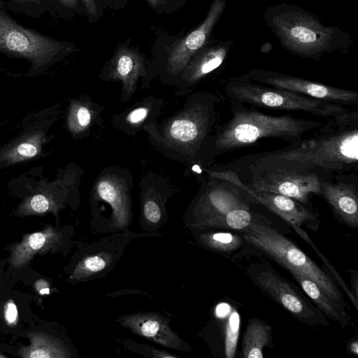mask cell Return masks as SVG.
Masks as SVG:
<instances>
[{
  "instance_id": "obj_27",
  "label": "cell",
  "mask_w": 358,
  "mask_h": 358,
  "mask_svg": "<svg viewBox=\"0 0 358 358\" xmlns=\"http://www.w3.org/2000/svg\"><path fill=\"white\" fill-rule=\"evenodd\" d=\"M31 208L37 213H44L49 208V201L43 194H36L30 201Z\"/></svg>"
},
{
  "instance_id": "obj_20",
  "label": "cell",
  "mask_w": 358,
  "mask_h": 358,
  "mask_svg": "<svg viewBox=\"0 0 358 358\" xmlns=\"http://www.w3.org/2000/svg\"><path fill=\"white\" fill-rule=\"evenodd\" d=\"M259 214L251 208H236L207 222L202 228L243 231Z\"/></svg>"
},
{
  "instance_id": "obj_36",
  "label": "cell",
  "mask_w": 358,
  "mask_h": 358,
  "mask_svg": "<svg viewBox=\"0 0 358 358\" xmlns=\"http://www.w3.org/2000/svg\"><path fill=\"white\" fill-rule=\"evenodd\" d=\"M350 350L352 352H353L355 355H357L358 353V343L357 341H355L354 342H352L350 345Z\"/></svg>"
},
{
  "instance_id": "obj_9",
  "label": "cell",
  "mask_w": 358,
  "mask_h": 358,
  "mask_svg": "<svg viewBox=\"0 0 358 358\" xmlns=\"http://www.w3.org/2000/svg\"><path fill=\"white\" fill-rule=\"evenodd\" d=\"M210 180L196 203L195 226L207 222L236 208H251L257 204L238 184L224 178L208 175Z\"/></svg>"
},
{
  "instance_id": "obj_31",
  "label": "cell",
  "mask_w": 358,
  "mask_h": 358,
  "mask_svg": "<svg viewBox=\"0 0 358 358\" xmlns=\"http://www.w3.org/2000/svg\"><path fill=\"white\" fill-rule=\"evenodd\" d=\"M350 283L351 292L355 301H358V274L357 270H350Z\"/></svg>"
},
{
  "instance_id": "obj_17",
  "label": "cell",
  "mask_w": 358,
  "mask_h": 358,
  "mask_svg": "<svg viewBox=\"0 0 358 358\" xmlns=\"http://www.w3.org/2000/svg\"><path fill=\"white\" fill-rule=\"evenodd\" d=\"M144 68V57L129 45H119L110 60V73L127 84L134 83Z\"/></svg>"
},
{
  "instance_id": "obj_21",
  "label": "cell",
  "mask_w": 358,
  "mask_h": 358,
  "mask_svg": "<svg viewBox=\"0 0 358 358\" xmlns=\"http://www.w3.org/2000/svg\"><path fill=\"white\" fill-rule=\"evenodd\" d=\"M199 240L207 248L227 257L239 249L244 243L241 234L231 232L205 233L201 234Z\"/></svg>"
},
{
  "instance_id": "obj_34",
  "label": "cell",
  "mask_w": 358,
  "mask_h": 358,
  "mask_svg": "<svg viewBox=\"0 0 358 358\" xmlns=\"http://www.w3.org/2000/svg\"><path fill=\"white\" fill-rule=\"evenodd\" d=\"M63 6L69 8H76L78 6V0H57Z\"/></svg>"
},
{
  "instance_id": "obj_1",
  "label": "cell",
  "mask_w": 358,
  "mask_h": 358,
  "mask_svg": "<svg viewBox=\"0 0 358 358\" xmlns=\"http://www.w3.org/2000/svg\"><path fill=\"white\" fill-rule=\"evenodd\" d=\"M358 164V110L326 120L308 138L282 149L243 155L217 169L316 173L329 178L357 169Z\"/></svg>"
},
{
  "instance_id": "obj_22",
  "label": "cell",
  "mask_w": 358,
  "mask_h": 358,
  "mask_svg": "<svg viewBox=\"0 0 358 358\" xmlns=\"http://www.w3.org/2000/svg\"><path fill=\"white\" fill-rule=\"evenodd\" d=\"M43 138V135L39 132L30 134L5 152L2 159L9 163H16L34 158L40 152Z\"/></svg>"
},
{
  "instance_id": "obj_23",
  "label": "cell",
  "mask_w": 358,
  "mask_h": 358,
  "mask_svg": "<svg viewBox=\"0 0 358 358\" xmlns=\"http://www.w3.org/2000/svg\"><path fill=\"white\" fill-rule=\"evenodd\" d=\"M240 329V316L236 310L231 311L225 326L224 352L227 358L234 357Z\"/></svg>"
},
{
  "instance_id": "obj_15",
  "label": "cell",
  "mask_w": 358,
  "mask_h": 358,
  "mask_svg": "<svg viewBox=\"0 0 358 358\" xmlns=\"http://www.w3.org/2000/svg\"><path fill=\"white\" fill-rule=\"evenodd\" d=\"M232 45L229 39L211 38L193 55L182 70L186 82L196 83L217 69L225 61Z\"/></svg>"
},
{
  "instance_id": "obj_33",
  "label": "cell",
  "mask_w": 358,
  "mask_h": 358,
  "mask_svg": "<svg viewBox=\"0 0 358 358\" xmlns=\"http://www.w3.org/2000/svg\"><path fill=\"white\" fill-rule=\"evenodd\" d=\"M6 319L9 322H13L17 316L16 306L13 303H9L6 310Z\"/></svg>"
},
{
  "instance_id": "obj_14",
  "label": "cell",
  "mask_w": 358,
  "mask_h": 358,
  "mask_svg": "<svg viewBox=\"0 0 358 358\" xmlns=\"http://www.w3.org/2000/svg\"><path fill=\"white\" fill-rule=\"evenodd\" d=\"M122 325L135 334L175 350H187L185 343L157 314L139 313L122 317Z\"/></svg>"
},
{
  "instance_id": "obj_11",
  "label": "cell",
  "mask_w": 358,
  "mask_h": 358,
  "mask_svg": "<svg viewBox=\"0 0 358 358\" xmlns=\"http://www.w3.org/2000/svg\"><path fill=\"white\" fill-rule=\"evenodd\" d=\"M207 173L210 176L224 178L238 184L257 204H260L278 215L292 228L305 227L315 231L319 229L320 223L319 216L313 207L307 206L296 199L282 194L255 192L243 185L231 171L211 169L207 170Z\"/></svg>"
},
{
  "instance_id": "obj_4",
  "label": "cell",
  "mask_w": 358,
  "mask_h": 358,
  "mask_svg": "<svg viewBox=\"0 0 358 358\" xmlns=\"http://www.w3.org/2000/svg\"><path fill=\"white\" fill-rule=\"evenodd\" d=\"M241 235L244 241L285 269L292 268L314 281L332 300L346 308L337 283L289 239L259 215Z\"/></svg>"
},
{
  "instance_id": "obj_5",
  "label": "cell",
  "mask_w": 358,
  "mask_h": 358,
  "mask_svg": "<svg viewBox=\"0 0 358 358\" xmlns=\"http://www.w3.org/2000/svg\"><path fill=\"white\" fill-rule=\"evenodd\" d=\"M223 91L227 99L234 102L273 110L303 111L325 120L350 110L343 105L258 83L245 74L224 80Z\"/></svg>"
},
{
  "instance_id": "obj_10",
  "label": "cell",
  "mask_w": 358,
  "mask_h": 358,
  "mask_svg": "<svg viewBox=\"0 0 358 358\" xmlns=\"http://www.w3.org/2000/svg\"><path fill=\"white\" fill-rule=\"evenodd\" d=\"M250 80L274 88L343 106L358 105V92L276 71L254 68L245 73Z\"/></svg>"
},
{
  "instance_id": "obj_24",
  "label": "cell",
  "mask_w": 358,
  "mask_h": 358,
  "mask_svg": "<svg viewBox=\"0 0 358 358\" xmlns=\"http://www.w3.org/2000/svg\"><path fill=\"white\" fill-rule=\"evenodd\" d=\"M112 258L110 255L104 252L91 254L84 259L82 268L90 275L97 274L109 266Z\"/></svg>"
},
{
  "instance_id": "obj_7",
  "label": "cell",
  "mask_w": 358,
  "mask_h": 358,
  "mask_svg": "<svg viewBox=\"0 0 358 358\" xmlns=\"http://www.w3.org/2000/svg\"><path fill=\"white\" fill-rule=\"evenodd\" d=\"M252 282L296 320L311 327L327 326L326 316L291 282L280 275L266 261L245 268Z\"/></svg>"
},
{
  "instance_id": "obj_35",
  "label": "cell",
  "mask_w": 358,
  "mask_h": 358,
  "mask_svg": "<svg viewBox=\"0 0 358 358\" xmlns=\"http://www.w3.org/2000/svg\"><path fill=\"white\" fill-rule=\"evenodd\" d=\"M30 357H33V358L34 357L41 358V357H50V355L46 352H45L43 350H38L32 352L31 354L30 355Z\"/></svg>"
},
{
  "instance_id": "obj_13",
  "label": "cell",
  "mask_w": 358,
  "mask_h": 358,
  "mask_svg": "<svg viewBox=\"0 0 358 358\" xmlns=\"http://www.w3.org/2000/svg\"><path fill=\"white\" fill-rule=\"evenodd\" d=\"M320 196L328 203L340 222L352 228H358V191L357 179L341 178L332 180L331 177L320 180Z\"/></svg>"
},
{
  "instance_id": "obj_3",
  "label": "cell",
  "mask_w": 358,
  "mask_h": 358,
  "mask_svg": "<svg viewBox=\"0 0 358 358\" xmlns=\"http://www.w3.org/2000/svg\"><path fill=\"white\" fill-rule=\"evenodd\" d=\"M263 17L280 45L295 56L320 61L327 54H347L353 44L349 34L324 25L316 15L299 6H268Z\"/></svg>"
},
{
  "instance_id": "obj_29",
  "label": "cell",
  "mask_w": 358,
  "mask_h": 358,
  "mask_svg": "<svg viewBox=\"0 0 358 358\" xmlns=\"http://www.w3.org/2000/svg\"><path fill=\"white\" fill-rule=\"evenodd\" d=\"M148 115V109L139 107L132 110L128 115L127 120L131 124H138L142 122Z\"/></svg>"
},
{
  "instance_id": "obj_19",
  "label": "cell",
  "mask_w": 358,
  "mask_h": 358,
  "mask_svg": "<svg viewBox=\"0 0 358 358\" xmlns=\"http://www.w3.org/2000/svg\"><path fill=\"white\" fill-rule=\"evenodd\" d=\"M96 189L99 196L111 206L116 226L125 227L129 223L130 213L126 196L119 185L110 179H104L99 182Z\"/></svg>"
},
{
  "instance_id": "obj_30",
  "label": "cell",
  "mask_w": 358,
  "mask_h": 358,
  "mask_svg": "<svg viewBox=\"0 0 358 358\" xmlns=\"http://www.w3.org/2000/svg\"><path fill=\"white\" fill-rule=\"evenodd\" d=\"M45 241V238L41 233H34L30 236L29 243L31 248L37 250L43 245Z\"/></svg>"
},
{
  "instance_id": "obj_12",
  "label": "cell",
  "mask_w": 358,
  "mask_h": 358,
  "mask_svg": "<svg viewBox=\"0 0 358 358\" xmlns=\"http://www.w3.org/2000/svg\"><path fill=\"white\" fill-rule=\"evenodd\" d=\"M227 0H213L203 22L194 30L172 45L168 55V67L171 73L182 71L193 55L210 39L220 20Z\"/></svg>"
},
{
  "instance_id": "obj_6",
  "label": "cell",
  "mask_w": 358,
  "mask_h": 358,
  "mask_svg": "<svg viewBox=\"0 0 358 358\" xmlns=\"http://www.w3.org/2000/svg\"><path fill=\"white\" fill-rule=\"evenodd\" d=\"M75 49L71 43L26 29L0 11V52L27 59L38 69Z\"/></svg>"
},
{
  "instance_id": "obj_18",
  "label": "cell",
  "mask_w": 358,
  "mask_h": 358,
  "mask_svg": "<svg viewBox=\"0 0 358 358\" xmlns=\"http://www.w3.org/2000/svg\"><path fill=\"white\" fill-rule=\"evenodd\" d=\"M265 347L273 348L271 327L265 321L250 318L242 340L243 358H262Z\"/></svg>"
},
{
  "instance_id": "obj_25",
  "label": "cell",
  "mask_w": 358,
  "mask_h": 358,
  "mask_svg": "<svg viewBox=\"0 0 358 358\" xmlns=\"http://www.w3.org/2000/svg\"><path fill=\"white\" fill-rule=\"evenodd\" d=\"M92 114L90 110L84 106L74 107L69 117V127L72 130L85 128L91 122Z\"/></svg>"
},
{
  "instance_id": "obj_16",
  "label": "cell",
  "mask_w": 358,
  "mask_h": 358,
  "mask_svg": "<svg viewBox=\"0 0 358 358\" xmlns=\"http://www.w3.org/2000/svg\"><path fill=\"white\" fill-rule=\"evenodd\" d=\"M302 287L303 292L316 307L327 317L337 322L343 327L349 325L350 318L345 308L332 300L313 280L294 269H287Z\"/></svg>"
},
{
  "instance_id": "obj_32",
  "label": "cell",
  "mask_w": 358,
  "mask_h": 358,
  "mask_svg": "<svg viewBox=\"0 0 358 358\" xmlns=\"http://www.w3.org/2000/svg\"><path fill=\"white\" fill-rule=\"evenodd\" d=\"M148 5L155 10H165V7L171 3V0H146Z\"/></svg>"
},
{
  "instance_id": "obj_28",
  "label": "cell",
  "mask_w": 358,
  "mask_h": 358,
  "mask_svg": "<svg viewBox=\"0 0 358 358\" xmlns=\"http://www.w3.org/2000/svg\"><path fill=\"white\" fill-rule=\"evenodd\" d=\"M85 8L90 21L94 22L99 17V8L96 0H81Z\"/></svg>"
},
{
  "instance_id": "obj_8",
  "label": "cell",
  "mask_w": 358,
  "mask_h": 358,
  "mask_svg": "<svg viewBox=\"0 0 358 358\" xmlns=\"http://www.w3.org/2000/svg\"><path fill=\"white\" fill-rule=\"evenodd\" d=\"M229 171H233L243 185L255 192L282 194L307 206L312 207L311 194H320V180L322 178L316 173Z\"/></svg>"
},
{
  "instance_id": "obj_2",
  "label": "cell",
  "mask_w": 358,
  "mask_h": 358,
  "mask_svg": "<svg viewBox=\"0 0 358 358\" xmlns=\"http://www.w3.org/2000/svg\"><path fill=\"white\" fill-rule=\"evenodd\" d=\"M229 102L231 117L218 127L203 144L201 154L206 160L212 161L265 138H280L291 143L323 124L322 122L289 115H271L252 106Z\"/></svg>"
},
{
  "instance_id": "obj_38",
  "label": "cell",
  "mask_w": 358,
  "mask_h": 358,
  "mask_svg": "<svg viewBox=\"0 0 358 358\" xmlns=\"http://www.w3.org/2000/svg\"><path fill=\"white\" fill-rule=\"evenodd\" d=\"M40 293L43 294H48L49 293V289L48 288H43L42 289L40 290Z\"/></svg>"
},
{
  "instance_id": "obj_26",
  "label": "cell",
  "mask_w": 358,
  "mask_h": 358,
  "mask_svg": "<svg viewBox=\"0 0 358 358\" xmlns=\"http://www.w3.org/2000/svg\"><path fill=\"white\" fill-rule=\"evenodd\" d=\"M144 217L150 224H158L162 219L159 206L153 200L146 201L143 207Z\"/></svg>"
},
{
  "instance_id": "obj_37",
  "label": "cell",
  "mask_w": 358,
  "mask_h": 358,
  "mask_svg": "<svg viewBox=\"0 0 358 358\" xmlns=\"http://www.w3.org/2000/svg\"><path fill=\"white\" fill-rule=\"evenodd\" d=\"M20 2H34L37 4H40L41 0H15Z\"/></svg>"
}]
</instances>
